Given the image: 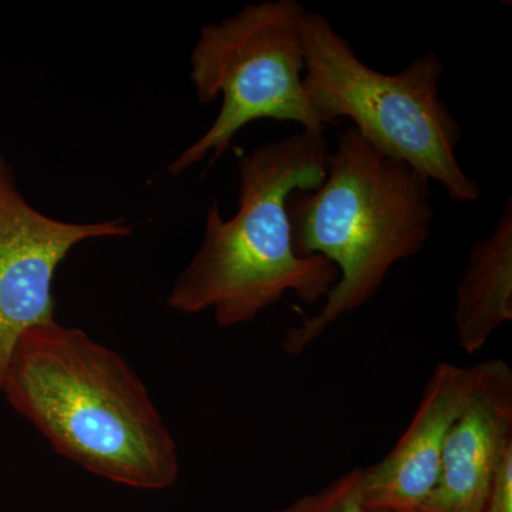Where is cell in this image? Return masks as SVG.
<instances>
[{"label": "cell", "instance_id": "6da1fadb", "mask_svg": "<svg viewBox=\"0 0 512 512\" xmlns=\"http://www.w3.org/2000/svg\"><path fill=\"white\" fill-rule=\"evenodd\" d=\"M0 390L57 454L94 476L151 491L177 481V446L146 386L84 330L56 319L26 330Z\"/></svg>", "mask_w": 512, "mask_h": 512}, {"label": "cell", "instance_id": "7a4b0ae2", "mask_svg": "<svg viewBox=\"0 0 512 512\" xmlns=\"http://www.w3.org/2000/svg\"><path fill=\"white\" fill-rule=\"evenodd\" d=\"M325 134L299 131L239 158L238 211L224 220L212 202L204 238L175 279L168 306L181 313L212 309L222 329L245 325L292 292L305 303L326 298L339 279L328 259L296 255L289 197L313 191L328 173Z\"/></svg>", "mask_w": 512, "mask_h": 512}, {"label": "cell", "instance_id": "3957f363", "mask_svg": "<svg viewBox=\"0 0 512 512\" xmlns=\"http://www.w3.org/2000/svg\"><path fill=\"white\" fill-rule=\"evenodd\" d=\"M430 183L355 127L339 134L325 181L293 192L286 204L295 254L322 256L339 272L322 311L289 329L286 355H302L332 323L369 302L397 262L419 254L434 218Z\"/></svg>", "mask_w": 512, "mask_h": 512}, {"label": "cell", "instance_id": "277c9868", "mask_svg": "<svg viewBox=\"0 0 512 512\" xmlns=\"http://www.w3.org/2000/svg\"><path fill=\"white\" fill-rule=\"evenodd\" d=\"M302 40L303 89L326 127L348 119L367 143L443 185L451 200L480 198V185L456 157L461 126L440 99L446 69L436 53L396 74L377 72L316 12H306Z\"/></svg>", "mask_w": 512, "mask_h": 512}, {"label": "cell", "instance_id": "5b68a950", "mask_svg": "<svg viewBox=\"0 0 512 512\" xmlns=\"http://www.w3.org/2000/svg\"><path fill=\"white\" fill-rule=\"evenodd\" d=\"M306 12L298 0H264L201 29L191 53L190 79L197 99L210 104L221 97V110L212 126L168 165V173L177 177L207 158L214 164L254 121H293L309 133H325L303 89Z\"/></svg>", "mask_w": 512, "mask_h": 512}, {"label": "cell", "instance_id": "8992f818", "mask_svg": "<svg viewBox=\"0 0 512 512\" xmlns=\"http://www.w3.org/2000/svg\"><path fill=\"white\" fill-rule=\"evenodd\" d=\"M133 234L126 220L69 222L37 210L0 156V389L10 355L26 330L55 319L53 281L77 245Z\"/></svg>", "mask_w": 512, "mask_h": 512}, {"label": "cell", "instance_id": "52a82bcc", "mask_svg": "<svg viewBox=\"0 0 512 512\" xmlns=\"http://www.w3.org/2000/svg\"><path fill=\"white\" fill-rule=\"evenodd\" d=\"M512 451V369L505 360L473 366V383L446 444L439 483L419 512H484Z\"/></svg>", "mask_w": 512, "mask_h": 512}, {"label": "cell", "instance_id": "ba28073f", "mask_svg": "<svg viewBox=\"0 0 512 512\" xmlns=\"http://www.w3.org/2000/svg\"><path fill=\"white\" fill-rule=\"evenodd\" d=\"M471 383L473 366H436L396 446L375 466L363 468V503L369 512H419L426 504L439 483L444 444Z\"/></svg>", "mask_w": 512, "mask_h": 512}, {"label": "cell", "instance_id": "9c48e42d", "mask_svg": "<svg viewBox=\"0 0 512 512\" xmlns=\"http://www.w3.org/2000/svg\"><path fill=\"white\" fill-rule=\"evenodd\" d=\"M512 319V200L493 234L474 244L457 288L454 325L467 355H477Z\"/></svg>", "mask_w": 512, "mask_h": 512}, {"label": "cell", "instance_id": "30bf717a", "mask_svg": "<svg viewBox=\"0 0 512 512\" xmlns=\"http://www.w3.org/2000/svg\"><path fill=\"white\" fill-rule=\"evenodd\" d=\"M363 468H353L316 493L303 494L272 512H369L363 503Z\"/></svg>", "mask_w": 512, "mask_h": 512}, {"label": "cell", "instance_id": "8fae6325", "mask_svg": "<svg viewBox=\"0 0 512 512\" xmlns=\"http://www.w3.org/2000/svg\"><path fill=\"white\" fill-rule=\"evenodd\" d=\"M484 512H512V451L498 470Z\"/></svg>", "mask_w": 512, "mask_h": 512}, {"label": "cell", "instance_id": "7c38bea8", "mask_svg": "<svg viewBox=\"0 0 512 512\" xmlns=\"http://www.w3.org/2000/svg\"><path fill=\"white\" fill-rule=\"evenodd\" d=\"M414 512H416V511H414Z\"/></svg>", "mask_w": 512, "mask_h": 512}]
</instances>
